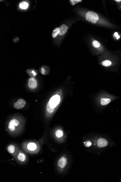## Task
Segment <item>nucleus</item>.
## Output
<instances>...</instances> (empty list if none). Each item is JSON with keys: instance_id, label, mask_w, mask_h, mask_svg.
<instances>
[{"instance_id": "f257e3e1", "label": "nucleus", "mask_w": 121, "mask_h": 182, "mask_svg": "<svg viewBox=\"0 0 121 182\" xmlns=\"http://www.w3.org/2000/svg\"><path fill=\"white\" fill-rule=\"evenodd\" d=\"M86 18L87 21L95 24L97 22L99 19V16L96 13L90 11L88 12L86 15Z\"/></svg>"}, {"instance_id": "f03ea898", "label": "nucleus", "mask_w": 121, "mask_h": 182, "mask_svg": "<svg viewBox=\"0 0 121 182\" xmlns=\"http://www.w3.org/2000/svg\"><path fill=\"white\" fill-rule=\"evenodd\" d=\"M60 100L61 98L60 96L56 95L52 97L50 99L49 103L52 107L55 108L59 104L60 102Z\"/></svg>"}, {"instance_id": "7ed1b4c3", "label": "nucleus", "mask_w": 121, "mask_h": 182, "mask_svg": "<svg viewBox=\"0 0 121 182\" xmlns=\"http://www.w3.org/2000/svg\"><path fill=\"white\" fill-rule=\"evenodd\" d=\"M19 122L18 120L15 119L11 120L8 125V128L11 131H14L15 130V126L19 125Z\"/></svg>"}, {"instance_id": "20e7f679", "label": "nucleus", "mask_w": 121, "mask_h": 182, "mask_svg": "<svg viewBox=\"0 0 121 182\" xmlns=\"http://www.w3.org/2000/svg\"><path fill=\"white\" fill-rule=\"evenodd\" d=\"M25 104H26V102L24 99H19L17 102L15 103L13 106L15 109H22L24 107Z\"/></svg>"}, {"instance_id": "39448f33", "label": "nucleus", "mask_w": 121, "mask_h": 182, "mask_svg": "<svg viewBox=\"0 0 121 182\" xmlns=\"http://www.w3.org/2000/svg\"><path fill=\"white\" fill-rule=\"evenodd\" d=\"M108 142L106 139L101 138L98 139L97 141V145L99 148H103L108 145Z\"/></svg>"}, {"instance_id": "423d86ee", "label": "nucleus", "mask_w": 121, "mask_h": 182, "mask_svg": "<svg viewBox=\"0 0 121 182\" xmlns=\"http://www.w3.org/2000/svg\"><path fill=\"white\" fill-rule=\"evenodd\" d=\"M28 85L30 89H36L37 87V82L36 80L33 78H30L29 79Z\"/></svg>"}, {"instance_id": "0eeeda50", "label": "nucleus", "mask_w": 121, "mask_h": 182, "mask_svg": "<svg viewBox=\"0 0 121 182\" xmlns=\"http://www.w3.org/2000/svg\"><path fill=\"white\" fill-rule=\"evenodd\" d=\"M67 159L66 158L64 157H61L60 159H59L57 163V165L59 167L61 168H64L67 164Z\"/></svg>"}, {"instance_id": "6e6552de", "label": "nucleus", "mask_w": 121, "mask_h": 182, "mask_svg": "<svg viewBox=\"0 0 121 182\" xmlns=\"http://www.w3.org/2000/svg\"><path fill=\"white\" fill-rule=\"evenodd\" d=\"M68 29V26L65 24H63L61 25L60 28V33L59 34L61 36H62L66 33Z\"/></svg>"}, {"instance_id": "1a4fd4ad", "label": "nucleus", "mask_w": 121, "mask_h": 182, "mask_svg": "<svg viewBox=\"0 0 121 182\" xmlns=\"http://www.w3.org/2000/svg\"><path fill=\"white\" fill-rule=\"evenodd\" d=\"M111 102V100L108 98H102L101 100V104L102 105H105L109 104Z\"/></svg>"}, {"instance_id": "9d476101", "label": "nucleus", "mask_w": 121, "mask_h": 182, "mask_svg": "<svg viewBox=\"0 0 121 182\" xmlns=\"http://www.w3.org/2000/svg\"><path fill=\"white\" fill-rule=\"evenodd\" d=\"M27 148L29 150L31 151H33L35 150L37 148L36 145L34 143H30L28 145Z\"/></svg>"}, {"instance_id": "9b49d317", "label": "nucleus", "mask_w": 121, "mask_h": 182, "mask_svg": "<svg viewBox=\"0 0 121 182\" xmlns=\"http://www.w3.org/2000/svg\"><path fill=\"white\" fill-rule=\"evenodd\" d=\"M29 3L27 2H23L20 3L19 4V7L21 9H23V10H26L29 7Z\"/></svg>"}, {"instance_id": "f8f14e48", "label": "nucleus", "mask_w": 121, "mask_h": 182, "mask_svg": "<svg viewBox=\"0 0 121 182\" xmlns=\"http://www.w3.org/2000/svg\"><path fill=\"white\" fill-rule=\"evenodd\" d=\"M60 33V28L56 27L54 30L52 34V36L53 38H55Z\"/></svg>"}, {"instance_id": "ddd939ff", "label": "nucleus", "mask_w": 121, "mask_h": 182, "mask_svg": "<svg viewBox=\"0 0 121 182\" xmlns=\"http://www.w3.org/2000/svg\"><path fill=\"white\" fill-rule=\"evenodd\" d=\"M18 159L19 160L22 162L24 161L26 159V157L24 154L20 153L18 154Z\"/></svg>"}, {"instance_id": "4468645a", "label": "nucleus", "mask_w": 121, "mask_h": 182, "mask_svg": "<svg viewBox=\"0 0 121 182\" xmlns=\"http://www.w3.org/2000/svg\"><path fill=\"white\" fill-rule=\"evenodd\" d=\"M55 135L58 138H61L63 136V132L60 130H57L55 132Z\"/></svg>"}, {"instance_id": "2eb2a0df", "label": "nucleus", "mask_w": 121, "mask_h": 182, "mask_svg": "<svg viewBox=\"0 0 121 182\" xmlns=\"http://www.w3.org/2000/svg\"><path fill=\"white\" fill-rule=\"evenodd\" d=\"M54 110H55V108H53L50 105L49 103L47 104V106H46V110L48 111V112H49V113H52L54 111Z\"/></svg>"}, {"instance_id": "dca6fc26", "label": "nucleus", "mask_w": 121, "mask_h": 182, "mask_svg": "<svg viewBox=\"0 0 121 182\" xmlns=\"http://www.w3.org/2000/svg\"><path fill=\"white\" fill-rule=\"evenodd\" d=\"M7 150H8V151L9 153H13L14 152L15 148L13 145H10L8 146Z\"/></svg>"}, {"instance_id": "f3484780", "label": "nucleus", "mask_w": 121, "mask_h": 182, "mask_svg": "<svg viewBox=\"0 0 121 182\" xmlns=\"http://www.w3.org/2000/svg\"><path fill=\"white\" fill-rule=\"evenodd\" d=\"M111 64V62L109 60H105L104 61L102 62V65L105 67L110 66Z\"/></svg>"}, {"instance_id": "a211bd4d", "label": "nucleus", "mask_w": 121, "mask_h": 182, "mask_svg": "<svg viewBox=\"0 0 121 182\" xmlns=\"http://www.w3.org/2000/svg\"><path fill=\"white\" fill-rule=\"evenodd\" d=\"M92 46L95 48H99L101 46V44L97 41H94L92 43Z\"/></svg>"}, {"instance_id": "6ab92c4d", "label": "nucleus", "mask_w": 121, "mask_h": 182, "mask_svg": "<svg viewBox=\"0 0 121 182\" xmlns=\"http://www.w3.org/2000/svg\"><path fill=\"white\" fill-rule=\"evenodd\" d=\"M84 146L87 147H90L92 145L91 142L90 140L84 142Z\"/></svg>"}, {"instance_id": "aec40b11", "label": "nucleus", "mask_w": 121, "mask_h": 182, "mask_svg": "<svg viewBox=\"0 0 121 182\" xmlns=\"http://www.w3.org/2000/svg\"><path fill=\"white\" fill-rule=\"evenodd\" d=\"M70 1L72 2V3L73 4V5H74V4H75L79 2H81L82 1H80V0H72V1Z\"/></svg>"}, {"instance_id": "412c9836", "label": "nucleus", "mask_w": 121, "mask_h": 182, "mask_svg": "<svg viewBox=\"0 0 121 182\" xmlns=\"http://www.w3.org/2000/svg\"><path fill=\"white\" fill-rule=\"evenodd\" d=\"M114 35L115 36V37H116V39H119L120 38V36L119 35H118V33L117 32H115L114 33Z\"/></svg>"}, {"instance_id": "4be33fe9", "label": "nucleus", "mask_w": 121, "mask_h": 182, "mask_svg": "<svg viewBox=\"0 0 121 182\" xmlns=\"http://www.w3.org/2000/svg\"><path fill=\"white\" fill-rule=\"evenodd\" d=\"M32 72L33 73V74L34 75H36V73H35L34 72V71H33Z\"/></svg>"}, {"instance_id": "5701e85b", "label": "nucleus", "mask_w": 121, "mask_h": 182, "mask_svg": "<svg viewBox=\"0 0 121 182\" xmlns=\"http://www.w3.org/2000/svg\"><path fill=\"white\" fill-rule=\"evenodd\" d=\"M115 1L117 2H120L121 1V0H116V1Z\"/></svg>"}]
</instances>
